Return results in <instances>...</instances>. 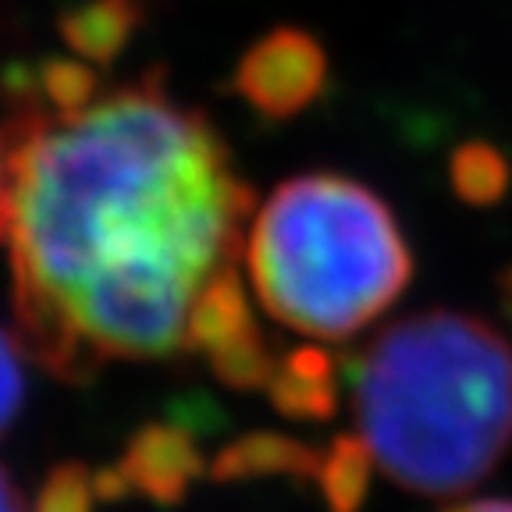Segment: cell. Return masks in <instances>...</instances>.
<instances>
[{"label":"cell","instance_id":"obj_1","mask_svg":"<svg viewBox=\"0 0 512 512\" xmlns=\"http://www.w3.org/2000/svg\"><path fill=\"white\" fill-rule=\"evenodd\" d=\"M253 189L207 114L157 79L0 125V242L18 342L86 384L107 360L185 352L192 303L235 267Z\"/></svg>","mask_w":512,"mask_h":512},{"label":"cell","instance_id":"obj_2","mask_svg":"<svg viewBox=\"0 0 512 512\" xmlns=\"http://www.w3.org/2000/svg\"><path fill=\"white\" fill-rule=\"evenodd\" d=\"M352 409L374 463L416 495H459L512 441V349L488 320L413 313L352 363Z\"/></svg>","mask_w":512,"mask_h":512},{"label":"cell","instance_id":"obj_3","mask_svg":"<svg viewBox=\"0 0 512 512\" xmlns=\"http://www.w3.org/2000/svg\"><path fill=\"white\" fill-rule=\"evenodd\" d=\"M246 264L274 320L345 342L381 317L413 278V253L388 203L342 175L281 182L249 224Z\"/></svg>","mask_w":512,"mask_h":512},{"label":"cell","instance_id":"obj_4","mask_svg":"<svg viewBox=\"0 0 512 512\" xmlns=\"http://www.w3.org/2000/svg\"><path fill=\"white\" fill-rule=\"evenodd\" d=\"M328 86V54L303 29H274L256 40L235 68V93L271 121L313 107Z\"/></svg>","mask_w":512,"mask_h":512},{"label":"cell","instance_id":"obj_5","mask_svg":"<svg viewBox=\"0 0 512 512\" xmlns=\"http://www.w3.org/2000/svg\"><path fill=\"white\" fill-rule=\"evenodd\" d=\"M132 491L153 505H178L203 477V452L185 424H143L118 459Z\"/></svg>","mask_w":512,"mask_h":512},{"label":"cell","instance_id":"obj_6","mask_svg":"<svg viewBox=\"0 0 512 512\" xmlns=\"http://www.w3.org/2000/svg\"><path fill=\"white\" fill-rule=\"evenodd\" d=\"M320 452L281 431H249L224 445L210 463L214 484H246L260 477L317 480Z\"/></svg>","mask_w":512,"mask_h":512},{"label":"cell","instance_id":"obj_7","mask_svg":"<svg viewBox=\"0 0 512 512\" xmlns=\"http://www.w3.org/2000/svg\"><path fill=\"white\" fill-rule=\"evenodd\" d=\"M267 395L288 420H328L338 406V363L317 345H299L278 356Z\"/></svg>","mask_w":512,"mask_h":512},{"label":"cell","instance_id":"obj_8","mask_svg":"<svg viewBox=\"0 0 512 512\" xmlns=\"http://www.w3.org/2000/svg\"><path fill=\"white\" fill-rule=\"evenodd\" d=\"M253 331H260V324L249 306V292L239 278V267H228L192 303L189 324H185V352H203L210 360Z\"/></svg>","mask_w":512,"mask_h":512},{"label":"cell","instance_id":"obj_9","mask_svg":"<svg viewBox=\"0 0 512 512\" xmlns=\"http://www.w3.org/2000/svg\"><path fill=\"white\" fill-rule=\"evenodd\" d=\"M143 22L139 0H82L61 15V36L86 64H111Z\"/></svg>","mask_w":512,"mask_h":512},{"label":"cell","instance_id":"obj_10","mask_svg":"<svg viewBox=\"0 0 512 512\" xmlns=\"http://www.w3.org/2000/svg\"><path fill=\"white\" fill-rule=\"evenodd\" d=\"M370 470H374V452L363 434L331 438V445L320 452L317 470V488L328 512H360L370 491Z\"/></svg>","mask_w":512,"mask_h":512},{"label":"cell","instance_id":"obj_11","mask_svg":"<svg viewBox=\"0 0 512 512\" xmlns=\"http://www.w3.org/2000/svg\"><path fill=\"white\" fill-rule=\"evenodd\" d=\"M96 93H100V86H96L93 68H89L86 61H79V57H72V61H64V57L47 61L40 72H36V82L29 86V96H36L40 104L54 107V111L82 107V104H89Z\"/></svg>","mask_w":512,"mask_h":512},{"label":"cell","instance_id":"obj_12","mask_svg":"<svg viewBox=\"0 0 512 512\" xmlns=\"http://www.w3.org/2000/svg\"><path fill=\"white\" fill-rule=\"evenodd\" d=\"M96 484L93 470L82 463H61L43 477L40 491L32 498V512H93Z\"/></svg>","mask_w":512,"mask_h":512},{"label":"cell","instance_id":"obj_13","mask_svg":"<svg viewBox=\"0 0 512 512\" xmlns=\"http://www.w3.org/2000/svg\"><path fill=\"white\" fill-rule=\"evenodd\" d=\"M25 406V367L22 345L0 328V434H8Z\"/></svg>","mask_w":512,"mask_h":512},{"label":"cell","instance_id":"obj_14","mask_svg":"<svg viewBox=\"0 0 512 512\" xmlns=\"http://www.w3.org/2000/svg\"><path fill=\"white\" fill-rule=\"evenodd\" d=\"M491 182H502V168L488 164V153L470 150L456 160V185L463 196H470V200H488V196H495V185Z\"/></svg>","mask_w":512,"mask_h":512},{"label":"cell","instance_id":"obj_15","mask_svg":"<svg viewBox=\"0 0 512 512\" xmlns=\"http://www.w3.org/2000/svg\"><path fill=\"white\" fill-rule=\"evenodd\" d=\"M93 484H96V498L100 502H121V498L136 495L132 491V484H128V477L121 473V466H100V470L93 473Z\"/></svg>","mask_w":512,"mask_h":512},{"label":"cell","instance_id":"obj_16","mask_svg":"<svg viewBox=\"0 0 512 512\" xmlns=\"http://www.w3.org/2000/svg\"><path fill=\"white\" fill-rule=\"evenodd\" d=\"M0 512H25L22 495H18L15 480H11V473L4 466H0Z\"/></svg>","mask_w":512,"mask_h":512},{"label":"cell","instance_id":"obj_17","mask_svg":"<svg viewBox=\"0 0 512 512\" xmlns=\"http://www.w3.org/2000/svg\"><path fill=\"white\" fill-rule=\"evenodd\" d=\"M452 512H512V502H502V498H491V502H470V505H459Z\"/></svg>","mask_w":512,"mask_h":512}]
</instances>
